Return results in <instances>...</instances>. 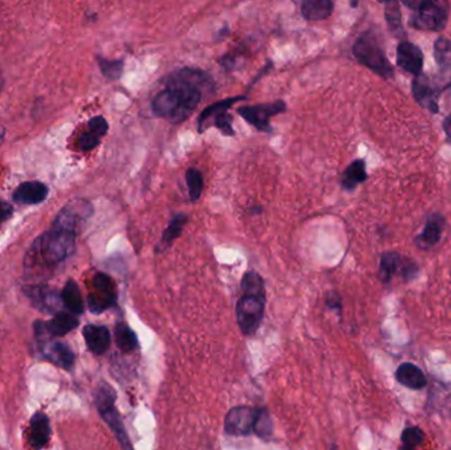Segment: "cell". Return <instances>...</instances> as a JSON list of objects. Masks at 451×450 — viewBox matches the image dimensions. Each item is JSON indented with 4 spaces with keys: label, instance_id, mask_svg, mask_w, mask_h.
<instances>
[{
    "label": "cell",
    "instance_id": "obj_1",
    "mask_svg": "<svg viewBox=\"0 0 451 450\" xmlns=\"http://www.w3.org/2000/svg\"><path fill=\"white\" fill-rule=\"evenodd\" d=\"M214 88V81L206 71L184 68L167 78V88L152 100V110L157 117L180 124L197 109L203 94L212 93Z\"/></svg>",
    "mask_w": 451,
    "mask_h": 450
},
{
    "label": "cell",
    "instance_id": "obj_2",
    "mask_svg": "<svg viewBox=\"0 0 451 450\" xmlns=\"http://www.w3.org/2000/svg\"><path fill=\"white\" fill-rule=\"evenodd\" d=\"M77 235L52 226L33 242L25 256L28 271H49L71 258L76 251Z\"/></svg>",
    "mask_w": 451,
    "mask_h": 450
},
{
    "label": "cell",
    "instance_id": "obj_3",
    "mask_svg": "<svg viewBox=\"0 0 451 450\" xmlns=\"http://www.w3.org/2000/svg\"><path fill=\"white\" fill-rule=\"evenodd\" d=\"M94 401H95L97 410L100 412L102 419L106 421V424L110 427L112 433L119 441L121 449L133 450L132 442H131L130 437L124 428L123 420H121V413L115 407L116 392L114 391L109 383H106V381L100 383L95 391Z\"/></svg>",
    "mask_w": 451,
    "mask_h": 450
},
{
    "label": "cell",
    "instance_id": "obj_4",
    "mask_svg": "<svg viewBox=\"0 0 451 450\" xmlns=\"http://www.w3.org/2000/svg\"><path fill=\"white\" fill-rule=\"evenodd\" d=\"M354 56L361 62L364 66L375 71L384 78H391L393 69L387 59L384 50L381 48L376 36L371 32L363 33L352 47Z\"/></svg>",
    "mask_w": 451,
    "mask_h": 450
},
{
    "label": "cell",
    "instance_id": "obj_5",
    "mask_svg": "<svg viewBox=\"0 0 451 450\" xmlns=\"http://www.w3.org/2000/svg\"><path fill=\"white\" fill-rule=\"evenodd\" d=\"M92 214H94V206L90 201H69L59 211L52 226L62 230L71 231L73 234L78 235L80 231L83 229L85 223L90 220Z\"/></svg>",
    "mask_w": 451,
    "mask_h": 450
},
{
    "label": "cell",
    "instance_id": "obj_6",
    "mask_svg": "<svg viewBox=\"0 0 451 450\" xmlns=\"http://www.w3.org/2000/svg\"><path fill=\"white\" fill-rule=\"evenodd\" d=\"M267 297L255 295H243L236 304V321L241 333L252 336L259 329L264 317Z\"/></svg>",
    "mask_w": 451,
    "mask_h": 450
},
{
    "label": "cell",
    "instance_id": "obj_7",
    "mask_svg": "<svg viewBox=\"0 0 451 450\" xmlns=\"http://www.w3.org/2000/svg\"><path fill=\"white\" fill-rule=\"evenodd\" d=\"M91 290L88 296V307L91 313H103L110 309L118 300L116 284L109 275L98 272L91 279Z\"/></svg>",
    "mask_w": 451,
    "mask_h": 450
},
{
    "label": "cell",
    "instance_id": "obj_8",
    "mask_svg": "<svg viewBox=\"0 0 451 450\" xmlns=\"http://www.w3.org/2000/svg\"><path fill=\"white\" fill-rule=\"evenodd\" d=\"M244 100H247V95L231 97V98L215 102L214 105H210L209 107H206L205 110L200 112V118H198V131L203 132L205 124L208 123V120L212 118L215 127L221 131L223 135L234 136L235 130L232 129V117L227 111L230 110L231 107L234 106V103H238V102Z\"/></svg>",
    "mask_w": 451,
    "mask_h": 450
},
{
    "label": "cell",
    "instance_id": "obj_9",
    "mask_svg": "<svg viewBox=\"0 0 451 450\" xmlns=\"http://www.w3.org/2000/svg\"><path fill=\"white\" fill-rule=\"evenodd\" d=\"M288 109L287 103L284 100H275L271 103H261L253 106H243L238 109V114L243 119L248 122L251 126H253L261 132H271V118L275 115H279L281 112H285Z\"/></svg>",
    "mask_w": 451,
    "mask_h": 450
},
{
    "label": "cell",
    "instance_id": "obj_10",
    "mask_svg": "<svg viewBox=\"0 0 451 450\" xmlns=\"http://www.w3.org/2000/svg\"><path fill=\"white\" fill-rule=\"evenodd\" d=\"M408 7H417V13L411 20L416 30H442L447 23V11L437 1H420L407 4Z\"/></svg>",
    "mask_w": 451,
    "mask_h": 450
},
{
    "label": "cell",
    "instance_id": "obj_11",
    "mask_svg": "<svg viewBox=\"0 0 451 450\" xmlns=\"http://www.w3.org/2000/svg\"><path fill=\"white\" fill-rule=\"evenodd\" d=\"M261 408L239 405L231 408L224 418V432L229 436H250L255 432L256 421L259 419Z\"/></svg>",
    "mask_w": 451,
    "mask_h": 450
},
{
    "label": "cell",
    "instance_id": "obj_12",
    "mask_svg": "<svg viewBox=\"0 0 451 450\" xmlns=\"http://www.w3.org/2000/svg\"><path fill=\"white\" fill-rule=\"evenodd\" d=\"M80 325L78 319L71 314V312H62L54 314V317L48 322L36 321L35 322V334L37 337H62L69 331L76 329Z\"/></svg>",
    "mask_w": 451,
    "mask_h": 450
},
{
    "label": "cell",
    "instance_id": "obj_13",
    "mask_svg": "<svg viewBox=\"0 0 451 450\" xmlns=\"http://www.w3.org/2000/svg\"><path fill=\"white\" fill-rule=\"evenodd\" d=\"M39 346H40L41 355L45 360H49L53 365L62 367L64 370H71L76 362V355L71 348L61 341H50L49 337L40 338Z\"/></svg>",
    "mask_w": 451,
    "mask_h": 450
},
{
    "label": "cell",
    "instance_id": "obj_14",
    "mask_svg": "<svg viewBox=\"0 0 451 450\" xmlns=\"http://www.w3.org/2000/svg\"><path fill=\"white\" fill-rule=\"evenodd\" d=\"M24 293L33 304L35 308L44 313H60L62 299L53 290L47 285H27L24 287Z\"/></svg>",
    "mask_w": 451,
    "mask_h": 450
},
{
    "label": "cell",
    "instance_id": "obj_15",
    "mask_svg": "<svg viewBox=\"0 0 451 450\" xmlns=\"http://www.w3.org/2000/svg\"><path fill=\"white\" fill-rule=\"evenodd\" d=\"M49 188L40 181L20 184L12 194V200L21 205H39L48 199Z\"/></svg>",
    "mask_w": 451,
    "mask_h": 450
},
{
    "label": "cell",
    "instance_id": "obj_16",
    "mask_svg": "<svg viewBox=\"0 0 451 450\" xmlns=\"http://www.w3.org/2000/svg\"><path fill=\"white\" fill-rule=\"evenodd\" d=\"M397 65L404 71L420 76L423 65L421 49L409 41H402L397 47Z\"/></svg>",
    "mask_w": 451,
    "mask_h": 450
},
{
    "label": "cell",
    "instance_id": "obj_17",
    "mask_svg": "<svg viewBox=\"0 0 451 450\" xmlns=\"http://www.w3.org/2000/svg\"><path fill=\"white\" fill-rule=\"evenodd\" d=\"M50 439L49 418L44 412H36L30 421L28 441L30 448L40 450L47 446Z\"/></svg>",
    "mask_w": 451,
    "mask_h": 450
},
{
    "label": "cell",
    "instance_id": "obj_18",
    "mask_svg": "<svg viewBox=\"0 0 451 450\" xmlns=\"http://www.w3.org/2000/svg\"><path fill=\"white\" fill-rule=\"evenodd\" d=\"M83 338L92 354L102 355L109 350L111 345L110 331L103 325H86L83 328Z\"/></svg>",
    "mask_w": 451,
    "mask_h": 450
},
{
    "label": "cell",
    "instance_id": "obj_19",
    "mask_svg": "<svg viewBox=\"0 0 451 450\" xmlns=\"http://www.w3.org/2000/svg\"><path fill=\"white\" fill-rule=\"evenodd\" d=\"M411 91L416 100L431 112H438V95L431 86V81L425 76H417L413 81Z\"/></svg>",
    "mask_w": 451,
    "mask_h": 450
},
{
    "label": "cell",
    "instance_id": "obj_20",
    "mask_svg": "<svg viewBox=\"0 0 451 450\" xmlns=\"http://www.w3.org/2000/svg\"><path fill=\"white\" fill-rule=\"evenodd\" d=\"M396 379L411 390H421L426 386V378L421 369L413 363H402L396 370Z\"/></svg>",
    "mask_w": 451,
    "mask_h": 450
},
{
    "label": "cell",
    "instance_id": "obj_21",
    "mask_svg": "<svg viewBox=\"0 0 451 450\" xmlns=\"http://www.w3.org/2000/svg\"><path fill=\"white\" fill-rule=\"evenodd\" d=\"M334 10V3L330 0H306L301 3V13L303 19L309 21H321L330 18Z\"/></svg>",
    "mask_w": 451,
    "mask_h": 450
},
{
    "label": "cell",
    "instance_id": "obj_22",
    "mask_svg": "<svg viewBox=\"0 0 451 450\" xmlns=\"http://www.w3.org/2000/svg\"><path fill=\"white\" fill-rule=\"evenodd\" d=\"M61 299L62 304L66 309L71 312V314H82L85 310V302L80 293V287L76 281L71 279L66 281L64 290L61 292Z\"/></svg>",
    "mask_w": 451,
    "mask_h": 450
},
{
    "label": "cell",
    "instance_id": "obj_23",
    "mask_svg": "<svg viewBox=\"0 0 451 450\" xmlns=\"http://www.w3.org/2000/svg\"><path fill=\"white\" fill-rule=\"evenodd\" d=\"M442 227H443V220L440 215H433L426 222L421 234L417 237V246L420 249H431L438 240L441 239Z\"/></svg>",
    "mask_w": 451,
    "mask_h": 450
},
{
    "label": "cell",
    "instance_id": "obj_24",
    "mask_svg": "<svg viewBox=\"0 0 451 450\" xmlns=\"http://www.w3.org/2000/svg\"><path fill=\"white\" fill-rule=\"evenodd\" d=\"M367 180L366 162L363 160H355L351 162L342 176V186L346 190H354L359 184Z\"/></svg>",
    "mask_w": 451,
    "mask_h": 450
},
{
    "label": "cell",
    "instance_id": "obj_25",
    "mask_svg": "<svg viewBox=\"0 0 451 450\" xmlns=\"http://www.w3.org/2000/svg\"><path fill=\"white\" fill-rule=\"evenodd\" d=\"M186 222H188V215H186V214L177 213V214H174V215L172 217L168 227L162 232V237H161L160 240V249H159V250H165V249H168L169 246H172V243L177 239L181 234H182V230H184Z\"/></svg>",
    "mask_w": 451,
    "mask_h": 450
},
{
    "label": "cell",
    "instance_id": "obj_26",
    "mask_svg": "<svg viewBox=\"0 0 451 450\" xmlns=\"http://www.w3.org/2000/svg\"><path fill=\"white\" fill-rule=\"evenodd\" d=\"M115 342L123 353H131L139 346L138 336L124 322H118L115 326Z\"/></svg>",
    "mask_w": 451,
    "mask_h": 450
},
{
    "label": "cell",
    "instance_id": "obj_27",
    "mask_svg": "<svg viewBox=\"0 0 451 450\" xmlns=\"http://www.w3.org/2000/svg\"><path fill=\"white\" fill-rule=\"evenodd\" d=\"M241 290H243V295H255V296H264L267 297L265 295V285H264V280L261 279L260 275L250 271V272H246L243 279H241Z\"/></svg>",
    "mask_w": 451,
    "mask_h": 450
},
{
    "label": "cell",
    "instance_id": "obj_28",
    "mask_svg": "<svg viewBox=\"0 0 451 450\" xmlns=\"http://www.w3.org/2000/svg\"><path fill=\"white\" fill-rule=\"evenodd\" d=\"M400 266L401 258L397 252H385L381 256L380 270H379L381 281L388 283L391 280L392 276L400 268Z\"/></svg>",
    "mask_w": 451,
    "mask_h": 450
},
{
    "label": "cell",
    "instance_id": "obj_29",
    "mask_svg": "<svg viewBox=\"0 0 451 450\" xmlns=\"http://www.w3.org/2000/svg\"><path fill=\"white\" fill-rule=\"evenodd\" d=\"M98 66H100L102 74L110 81L121 80L124 71V61L123 60H107L103 57H97Z\"/></svg>",
    "mask_w": 451,
    "mask_h": 450
},
{
    "label": "cell",
    "instance_id": "obj_30",
    "mask_svg": "<svg viewBox=\"0 0 451 450\" xmlns=\"http://www.w3.org/2000/svg\"><path fill=\"white\" fill-rule=\"evenodd\" d=\"M185 179L189 189L191 202L200 200L202 190H203V174L197 168H189L185 173Z\"/></svg>",
    "mask_w": 451,
    "mask_h": 450
},
{
    "label": "cell",
    "instance_id": "obj_31",
    "mask_svg": "<svg viewBox=\"0 0 451 450\" xmlns=\"http://www.w3.org/2000/svg\"><path fill=\"white\" fill-rule=\"evenodd\" d=\"M385 19H387L390 30H391L396 36L401 35V32H402V24H401V13L400 8H399V3L391 1V3H387V4H385Z\"/></svg>",
    "mask_w": 451,
    "mask_h": 450
},
{
    "label": "cell",
    "instance_id": "obj_32",
    "mask_svg": "<svg viewBox=\"0 0 451 450\" xmlns=\"http://www.w3.org/2000/svg\"><path fill=\"white\" fill-rule=\"evenodd\" d=\"M434 56L440 66H447L451 61V41L440 37L434 45Z\"/></svg>",
    "mask_w": 451,
    "mask_h": 450
},
{
    "label": "cell",
    "instance_id": "obj_33",
    "mask_svg": "<svg viewBox=\"0 0 451 450\" xmlns=\"http://www.w3.org/2000/svg\"><path fill=\"white\" fill-rule=\"evenodd\" d=\"M401 441H402V444L405 446L416 448V446L421 445L422 442L425 441V433L419 427H409V428H407L402 432Z\"/></svg>",
    "mask_w": 451,
    "mask_h": 450
},
{
    "label": "cell",
    "instance_id": "obj_34",
    "mask_svg": "<svg viewBox=\"0 0 451 450\" xmlns=\"http://www.w3.org/2000/svg\"><path fill=\"white\" fill-rule=\"evenodd\" d=\"M255 434H258L261 439H267L272 434V420L270 412L265 408H261L259 419L255 425Z\"/></svg>",
    "mask_w": 451,
    "mask_h": 450
},
{
    "label": "cell",
    "instance_id": "obj_35",
    "mask_svg": "<svg viewBox=\"0 0 451 450\" xmlns=\"http://www.w3.org/2000/svg\"><path fill=\"white\" fill-rule=\"evenodd\" d=\"M100 138H98L97 135H94L90 131H86L83 132L78 139V147L80 150L83 152H89L94 148H97L100 146Z\"/></svg>",
    "mask_w": 451,
    "mask_h": 450
},
{
    "label": "cell",
    "instance_id": "obj_36",
    "mask_svg": "<svg viewBox=\"0 0 451 450\" xmlns=\"http://www.w3.org/2000/svg\"><path fill=\"white\" fill-rule=\"evenodd\" d=\"M88 126H89V131L92 132L94 135H97L98 138H102V136H104L107 132H109V123H107V120L104 119L103 117H94V118H91L89 120V123H88Z\"/></svg>",
    "mask_w": 451,
    "mask_h": 450
},
{
    "label": "cell",
    "instance_id": "obj_37",
    "mask_svg": "<svg viewBox=\"0 0 451 450\" xmlns=\"http://www.w3.org/2000/svg\"><path fill=\"white\" fill-rule=\"evenodd\" d=\"M12 214H13V206L10 202L0 200V225L10 220Z\"/></svg>",
    "mask_w": 451,
    "mask_h": 450
},
{
    "label": "cell",
    "instance_id": "obj_38",
    "mask_svg": "<svg viewBox=\"0 0 451 450\" xmlns=\"http://www.w3.org/2000/svg\"><path fill=\"white\" fill-rule=\"evenodd\" d=\"M419 273V268L416 264L413 263H408L404 268H402V276L407 279V280H411L413 278H416V275Z\"/></svg>",
    "mask_w": 451,
    "mask_h": 450
},
{
    "label": "cell",
    "instance_id": "obj_39",
    "mask_svg": "<svg viewBox=\"0 0 451 450\" xmlns=\"http://www.w3.org/2000/svg\"><path fill=\"white\" fill-rule=\"evenodd\" d=\"M327 305L330 307V308H337V309H341V299H339V296L338 295H335V293H330L329 296H327Z\"/></svg>",
    "mask_w": 451,
    "mask_h": 450
},
{
    "label": "cell",
    "instance_id": "obj_40",
    "mask_svg": "<svg viewBox=\"0 0 451 450\" xmlns=\"http://www.w3.org/2000/svg\"><path fill=\"white\" fill-rule=\"evenodd\" d=\"M443 130L446 132V135L449 136V139L451 141V115L447 117L445 122H443Z\"/></svg>",
    "mask_w": 451,
    "mask_h": 450
},
{
    "label": "cell",
    "instance_id": "obj_41",
    "mask_svg": "<svg viewBox=\"0 0 451 450\" xmlns=\"http://www.w3.org/2000/svg\"><path fill=\"white\" fill-rule=\"evenodd\" d=\"M400 450H416L414 448H411V446H405V445H402L401 446Z\"/></svg>",
    "mask_w": 451,
    "mask_h": 450
},
{
    "label": "cell",
    "instance_id": "obj_42",
    "mask_svg": "<svg viewBox=\"0 0 451 450\" xmlns=\"http://www.w3.org/2000/svg\"><path fill=\"white\" fill-rule=\"evenodd\" d=\"M330 450H339V449H338V446H337V445L334 444V445H331Z\"/></svg>",
    "mask_w": 451,
    "mask_h": 450
},
{
    "label": "cell",
    "instance_id": "obj_43",
    "mask_svg": "<svg viewBox=\"0 0 451 450\" xmlns=\"http://www.w3.org/2000/svg\"><path fill=\"white\" fill-rule=\"evenodd\" d=\"M0 89H1V82H0Z\"/></svg>",
    "mask_w": 451,
    "mask_h": 450
}]
</instances>
